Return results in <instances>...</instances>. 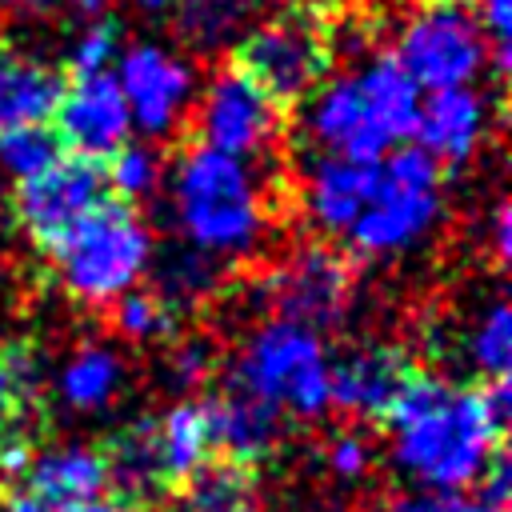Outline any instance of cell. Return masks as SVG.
I'll use <instances>...</instances> for the list:
<instances>
[{"label":"cell","instance_id":"obj_30","mask_svg":"<svg viewBox=\"0 0 512 512\" xmlns=\"http://www.w3.org/2000/svg\"><path fill=\"white\" fill-rule=\"evenodd\" d=\"M104 180L108 192L116 200L136 204L140 196H148L160 180V160L148 144H120L112 156H104Z\"/></svg>","mask_w":512,"mask_h":512},{"label":"cell","instance_id":"obj_12","mask_svg":"<svg viewBox=\"0 0 512 512\" xmlns=\"http://www.w3.org/2000/svg\"><path fill=\"white\" fill-rule=\"evenodd\" d=\"M52 128L64 152L104 160L128 136V104L112 76H64V96L52 112Z\"/></svg>","mask_w":512,"mask_h":512},{"label":"cell","instance_id":"obj_40","mask_svg":"<svg viewBox=\"0 0 512 512\" xmlns=\"http://www.w3.org/2000/svg\"><path fill=\"white\" fill-rule=\"evenodd\" d=\"M68 8L80 12V16H88V20H96L100 12H108V0H68Z\"/></svg>","mask_w":512,"mask_h":512},{"label":"cell","instance_id":"obj_7","mask_svg":"<svg viewBox=\"0 0 512 512\" xmlns=\"http://www.w3.org/2000/svg\"><path fill=\"white\" fill-rule=\"evenodd\" d=\"M288 132V112H280L256 84H248L228 64L212 76L200 108L184 116L180 140L208 144L228 156H264Z\"/></svg>","mask_w":512,"mask_h":512},{"label":"cell","instance_id":"obj_41","mask_svg":"<svg viewBox=\"0 0 512 512\" xmlns=\"http://www.w3.org/2000/svg\"><path fill=\"white\" fill-rule=\"evenodd\" d=\"M412 4H420V8H448V4H460V0H412Z\"/></svg>","mask_w":512,"mask_h":512},{"label":"cell","instance_id":"obj_15","mask_svg":"<svg viewBox=\"0 0 512 512\" xmlns=\"http://www.w3.org/2000/svg\"><path fill=\"white\" fill-rule=\"evenodd\" d=\"M44 436V396L36 356L24 340L0 344V468L20 472Z\"/></svg>","mask_w":512,"mask_h":512},{"label":"cell","instance_id":"obj_25","mask_svg":"<svg viewBox=\"0 0 512 512\" xmlns=\"http://www.w3.org/2000/svg\"><path fill=\"white\" fill-rule=\"evenodd\" d=\"M216 288H220V264L212 252H204L196 244H164L156 272H152V292L176 316H184L188 304L208 300Z\"/></svg>","mask_w":512,"mask_h":512},{"label":"cell","instance_id":"obj_19","mask_svg":"<svg viewBox=\"0 0 512 512\" xmlns=\"http://www.w3.org/2000/svg\"><path fill=\"white\" fill-rule=\"evenodd\" d=\"M376 184H380V160H352V156H340V152L316 156L308 176H304L308 208L332 232L352 228V220L372 200Z\"/></svg>","mask_w":512,"mask_h":512},{"label":"cell","instance_id":"obj_29","mask_svg":"<svg viewBox=\"0 0 512 512\" xmlns=\"http://www.w3.org/2000/svg\"><path fill=\"white\" fill-rule=\"evenodd\" d=\"M60 152L64 148H60V136L52 124H16V128L0 132V164L8 172H16V180L48 168Z\"/></svg>","mask_w":512,"mask_h":512},{"label":"cell","instance_id":"obj_8","mask_svg":"<svg viewBox=\"0 0 512 512\" xmlns=\"http://www.w3.org/2000/svg\"><path fill=\"white\" fill-rule=\"evenodd\" d=\"M108 196L104 160L60 152L48 168L20 176L12 188V216L36 248H52L84 212Z\"/></svg>","mask_w":512,"mask_h":512},{"label":"cell","instance_id":"obj_38","mask_svg":"<svg viewBox=\"0 0 512 512\" xmlns=\"http://www.w3.org/2000/svg\"><path fill=\"white\" fill-rule=\"evenodd\" d=\"M508 244H512V228H508V204L500 200V204H496V220H492V248H496V260H500V264L508 260Z\"/></svg>","mask_w":512,"mask_h":512},{"label":"cell","instance_id":"obj_13","mask_svg":"<svg viewBox=\"0 0 512 512\" xmlns=\"http://www.w3.org/2000/svg\"><path fill=\"white\" fill-rule=\"evenodd\" d=\"M120 92H124V104L132 108L136 124L148 132V136H168L184 116H188V96H192V72L152 48V44H136L132 52L120 56Z\"/></svg>","mask_w":512,"mask_h":512},{"label":"cell","instance_id":"obj_23","mask_svg":"<svg viewBox=\"0 0 512 512\" xmlns=\"http://www.w3.org/2000/svg\"><path fill=\"white\" fill-rule=\"evenodd\" d=\"M188 512H260V476L256 464L212 452L184 484Z\"/></svg>","mask_w":512,"mask_h":512},{"label":"cell","instance_id":"obj_42","mask_svg":"<svg viewBox=\"0 0 512 512\" xmlns=\"http://www.w3.org/2000/svg\"><path fill=\"white\" fill-rule=\"evenodd\" d=\"M140 8H160V4H168V0H136Z\"/></svg>","mask_w":512,"mask_h":512},{"label":"cell","instance_id":"obj_16","mask_svg":"<svg viewBox=\"0 0 512 512\" xmlns=\"http://www.w3.org/2000/svg\"><path fill=\"white\" fill-rule=\"evenodd\" d=\"M204 416H208L212 452L236 456L244 464L268 460L284 440V412L276 404L252 396L236 380H228L224 392L204 400Z\"/></svg>","mask_w":512,"mask_h":512},{"label":"cell","instance_id":"obj_21","mask_svg":"<svg viewBox=\"0 0 512 512\" xmlns=\"http://www.w3.org/2000/svg\"><path fill=\"white\" fill-rule=\"evenodd\" d=\"M64 96V72L24 56L20 48H0V132L16 124H52Z\"/></svg>","mask_w":512,"mask_h":512},{"label":"cell","instance_id":"obj_4","mask_svg":"<svg viewBox=\"0 0 512 512\" xmlns=\"http://www.w3.org/2000/svg\"><path fill=\"white\" fill-rule=\"evenodd\" d=\"M148 252L152 244L144 220L136 216V204L116 200L112 192L48 248L68 292L88 304H108L128 292L140 280Z\"/></svg>","mask_w":512,"mask_h":512},{"label":"cell","instance_id":"obj_34","mask_svg":"<svg viewBox=\"0 0 512 512\" xmlns=\"http://www.w3.org/2000/svg\"><path fill=\"white\" fill-rule=\"evenodd\" d=\"M396 512H496L492 504H484L480 496H468V492H436V488H424V492H412L404 500H396Z\"/></svg>","mask_w":512,"mask_h":512},{"label":"cell","instance_id":"obj_27","mask_svg":"<svg viewBox=\"0 0 512 512\" xmlns=\"http://www.w3.org/2000/svg\"><path fill=\"white\" fill-rule=\"evenodd\" d=\"M108 324L128 340H172L180 332V316L156 292H132V288L108 300Z\"/></svg>","mask_w":512,"mask_h":512},{"label":"cell","instance_id":"obj_32","mask_svg":"<svg viewBox=\"0 0 512 512\" xmlns=\"http://www.w3.org/2000/svg\"><path fill=\"white\" fill-rule=\"evenodd\" d=\"M116 40H120V24L112 16H100L88 24V32L80 36V44L72 48V60L64 64V76H92V72H104V64L112 60L116 52Z\"/></svg>","mask_w":512,"mask_h":512},{"label":"cell","instance_id":"obj_17","mask_svg":"<svg viewBox=\"0 0 512 512\" xmlns=\"http://www.w3.org/2000/svg\"><path fill=\"white\" fill-rule=\"evenodd\" d=\"M20 476V496L40 500L48 508H72V504H92L104 496L108 476H104V456L100 448L68 444V448H36Z\"/></svg>","mask_w":512,"mask_h":512},{"label":"cell","instance_id":"obj_1","mask_svg":"<svg viewBox=\"0 0 512 512\" xmlns=\"http://www.w3.org/2000/svg\"><path fill=\"white\" fill-rule=\"evenodd\" d=\"M508 412V376L448 388L440 376L420 372L384 420L392 428V460L420 488H468L504 448Z\"/></svg>","mask_w":512,"mask_h":512},{"label":"cell","instance_id":"obj_14","mask_svg":"<svg viewBox=\"0 0 512 512\" xmlns=\"http://www.w3.org/2000/svg\"><path fill=\"white\" fill-rule=\"evenodd\" d=\"M104 456V476L112 492V504L124 512H148L172 484L160 456V416L132 420L116 428L104 444H96Z\"/></svg>","mask_w":512,"mask_h":512},{"label":"cell","instance_id":"obj_22","mask_svg":"<svg viewBox=\"0 0 512 512\" xmlns=\"http://www.w3.org/2000/svg\"><path fill=\"white\" fill-rule=\"evenodd\" d=\"M356 88L368 104V116L376 120V128L388 136V144L408 140L416 132V84L408 80V72L400 68L396 52H380L372 56L360 72H356Z\"/></svg>","mask_w":512,"mask_h":512},{"label":"cell","instance_id":"obj_26","mask_svg":"<svg viewBox=\"0 0 512 512\" xmlns=\"http://www.w3.org/2000/svg\"><path fill=\"white\" fill-rule=\"evenodd\" d=\"M160 456L168 484H184L208 456H212V436H208V416L204 404H176L160 420Z\"/></svg>","mask_w":512,"mask_h":512},{"label":"cell","instance_id":"obj_33","mask_svg":"<svg viewBox=\"0 0 512 512\" xmlns=\"http://www.w3.org/2000/svg\"><path fill=\"white\" fill-rule=\"evenodd\" d=\"M212 372H216V348H212L204 336H188V340H180V344L168 352V380H172V388H180V392L200 388Z\"/></svg>","mask_w":512,"mask_h":512},{"label":"cell","instance_id":"obj_37","mask_svg":"<svg viewBox=\"0 0 512 512\" xmlns=\"http://www.w3.org/2000/svg\"><path fill=\"white\" fill-rule=\"evenodd\" d=\"M8 512H124V508H116L112 500H92V504H72V508H48V504H40V500L16 496V500L8 504Z\"/></svg>","mask_w":512,"mask_h":512},{"label":"cell","instance_id":"obj_24","mask_svg":"<svg viewBox=\"0 0 512 512\" xmlns=\"http://www.w3.org/2000/svg\"><path fill=\"white\" fill-rule=\"evenodd\" d=\"M264 0H172V36L184 52H216L252 28Z\"/></svg>","mask_w":512,"mask_h":512},{"label":"cell","instance_id":"obj_18","mask_svg":"<svg viewBox=\"0 0 512 512\" xmlns=\"http://www.w3.org/2000/svg\"><path fill=\"white\" fill-rule=\"evenodd\" d=\"M308 128L324 144V152H340L352 160H380L388 148V136L368 116V104L356 88V76L328 80L308 96Z\"/></svg>","mask_w":512,"mask_h":512},{"label":"cell","instance_id":"obj_28","mask_svg":"<svg viewBox=\"0 0 512 512\" xmlns=\"http://www.w3.org/2000/svg\"><path fill=\"white\" fill-rule=\"evenodd\" d=\"M116 380H120L116 356H108L104 348H84V352H76L72 364L64 368L60 392H64V400H68L72 408H84V412H88V408L108 404Z\"/></svg>","mask_w":512,"mask_h":512},{"label":"cell","instance_id":"obj_9","mask_svg":"<svg viewBox=\"0 0 512 512\" xmlns=\"http://www.w3.org/2000/svg\"><path fill=\"white\" fill-rule=\"evenodd\" d=\"M352 260L332 244H300L264 276V296L280 320L320 332L344 320L352 304Z\"/></svg>","mask_w":512,"mask_h":512},{"label":"cell","instance_id":"obj_11","mask_svg":"<svg viewBox=\"0 0 512 512\" xmlns=\"http://www.w3.org/2000/svg\"><path fill=\"white\" fill-rule=\"evenodd\" d=\"M424 368L396 344H368L348 356H340L336 368H328V404L340 416L376 420L384 424L396 400L408 392V384Z\"/></svg>","mask_w":512,"mask_h":512},{"label":"cell","instance_id":"obj_36","mask_svg":"<svg viewBox=\"0 0 512 512\" xmlns=\"http://www.w3.org/2000/svg\"><path fill=\"white\" fill-rule=\"evenodd\" d=\"M508 0H480V32L492 40V60H496V80L508 76Z\"/></svg>","mask_w":512,"mask_h":512},{"label":"cell","instance_id":"obj_39","mask_svg":"<svg viewBox=\"0 0 512 512\" xmlns=\"http://www.w3.org/2000/svg\"><path fill=\"white\" fill-rule=\"evenodd\" d=\"M12 12H20V16H48V12H56V8H64L68 0H4Z\"/></svg>","mask_w":512,"mask_h":512},{"label":"cell","instance_id":"obj_20","mask_svg":"<svg viewBox=\"0 0 512 512\" xmlns=\"http://www.w3.org/2000/svg\"><path fill=\"white\" fill-rule=\"evenodd\" d=\"M484 128V104L468 88H436L416 112V140L436 164H460L472 156Z\"/></svg>","mask_w":512,"mask_h":512},{"label":"cell","instance_id":"obj_10","mask_svg":"<svg viewBox=\"0 0 512 512\" xmlns=\"http://www.w3.org/2000/svg\"><path fill=\"white\" fill-rule=\"evenodd\" d=\"M396 60L412 84L464 88L484 68V32L456 8H424L396 44Z\"/></svg>","mask_w":512,"mask_h":512},{"label":"cell","instance_id":"obj_2","mask_svg":"<svg viewBox=\"0 0 512 512\" xmlns=\"http://www.w3.org/2000/svg\"><path fill=\"white\" fill-rule=\"evenodd\" d=\"M336 44L340 12L328 0H292L240 32L228 68L292 116L328 80Z\"/></svg>","mask_w":512,"mask_h":512},{"label":"cell","instance_id":"obj_6","mask_svg":"<svg viewBox=\"0 0 512 512\" xmlns=\"http://www.w3.org/2000/svg\"><path fill=\"white\" fill-rule=\"evenodd\" d=\"M440 164L420 144H400L380 164V184L364 212L352 220L348 240L356 252H396L412 244L436 216Z\"/></svg>","mask_w":512,"mask_h":512},{"label":"cell","instance_id":"obj_3","mask_svg":"<svg viewBox=\"0 0 512 512\" xmlns=\"http://www.w3.org/2000/svg\"><path fill=\"white\" fill-rule=\"evenodd\" d=\"M172 200L188 244L212 256H240L260 244L264 196L240 156L184 140L172 176Z\"/></svg>","mask_w":512,"mask_h":512},{"label":"cell","instance_id":"obj_35","mask_svg":"<svg viewBox=\"0 0 512 512\" xmlns=\"http://www.w3.org/2000/svg\"><path fill=\"white\" fill-rule=\"evenodd\" d=\"M368 444H364V436L360 432H336L332 440H328V468L336 472V476H344V480H356V476H364V468H368Z\"/></svg>","mask_w":512,"mask_h":512},{"label":"cell","instance_id":"obj_31","mask_svg":"<svg viewBox=\"0 0 512 512\" xmlns=\"http://www.w3.org/2000/svg\"><path fill=\"white\" fill-rule=\"evenodd\" d=\"M472 360L480 368V380L508 376V364H512V320H508L504 304H492V312L480 320V328L472 336Z\"/></svg>","mask_w":512,"mask_h":512},{"label":"cell","instance_id":"obj_5","mask_svg":"<svg viewBox=\"0 0 512 512\" xmlns=\"http://www.w3.org/2000/svg\"><path fill=\"white\" fill-rule=\"evenodd\" d=\"M252 396L276 404L296 420H316L328 408V364L324 348L308 328L276 320L260 328L244 356L232 364V376Z\"/></svg>","mask_w":512,"mask_h":512}]
</instances>
